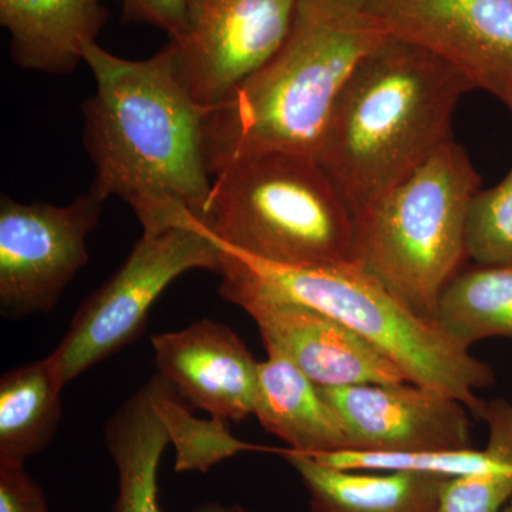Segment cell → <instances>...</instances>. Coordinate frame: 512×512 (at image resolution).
Here are the masks:
<instances>
[{"label":"cell","mask_w":512,"mask_h":512,"mask_svg":"<svg viewBox=\"0 0 512 512\" xmlns=\"http://www.w3.org/2000/svg\"><path fill=\"white\" fill-rule=\"evenodd\" d=\"M96 92L83 103V143L94 165L90 192L121 198L143 234L205 228L212 175L205 146L208 110L192 96L168 43L127 60L92 43L84 50Z\"/></svg>","instance_id":"6da1fadb"},{"label":"cell","mask_w":512,"mask_h":512,"mask_svg":"<svg viewBox=\"0 0 512 512\" xmlns=\"http://www.w3.org/2000/svg\"><path fill=\"white\" fill-rule=\"evenodd\" d=\"M471 90L453 63L406 37L386 33L360 60L336 100L318 154L352 217L454 140V111Z\"/></svg>","instance_id":"7a4b0ae2"},{"label":"cell","mask_w":512,"mask_h":512,"mask_svg":"<svg viewBox=\"0 0 512 512\" xmlns=\"http://www.w3.org/2000/svg\"><path fill=\"white\" fill-rule=\"evenodd\" d=\"M384 35L366 0H298L278 52L208 113L212 177L235 158L266 151L318 160L340 92Z\"/></svg>","instance_id":"3957f363"},{"label":"cell","mask_w":512,"mask_h":512,"mask_svg":"<svg viewBox=\"0 0 512 512\" xmlns=\"http://www.w3.org/2000/svg\"><path fill=\"white\" fill-rule=\"evenodd\" d=\"M220 247L221 278L325 313L392 360L410 383L440 390L480 417L485 402L477 392L493 386V369L362 265H276Z\"/></svg>","instance_id":"277c9868"},{"label":"cell","mask_w":512,"mask_h":512,"mask_svg":"<svg viewBox=\"0 0 512 512\" xmlns=\"http://www.w3.org/2000/svg\"><path fill=\"white\" fill-rule=\"evenodd\" d=\"M205 228L222 247L269 264L349 261L353 217L315 157L266 151L212 177Z\"/></svg>","instance_id":"5b68a950"},{"label":"cell","mask_w":512,"mask_h":512,"mask_svg":"<svg viewBox=\"0 0 512 512\" xmlns=\"http://www.w3.org/2000/svg\"><path fill=\"white\" fill-rule=\"evenodd\" d=\"M481 183L467 151L450 141L353 217L349 261L375 275L421 318L436 322L441 293L468 259V205Z\"/></svg>","instance_id":"8992f818"},{"label":"cell","mask_w":512,"mask_h":512,"mask_svg":"<svg viewBox=\"0 0 512 512\" xmlns=\"http://www.w3.org/2000/svg\"><path fill=\"white\" fill-rule=\"evenodd\" d=\"M221 248L207 228L143 234L123 265L80 305L49 360L66 387L144 332L148 312L175 279L220 271Z\"/></svg>","instance_id":"52a82bcc"},{"label":"cell","mask_w":512,"mask_h":512,"mask_svg":"<svg viewBox=\"0 0 512 512\" xmlns=\"http://www.w3.org/2000/svg\"><path fill=\"white\" fill-rule=\"evenodd\" d=\"M104 202L92 192L66 205L0 198V311L22 319L56 308L89 262Z\"/></svg>","instance_id":"ba28073f"},{"label":"cell","mask_w":512,"mask_h":512,"mask_svg":"<svg viewBox=\"0 0 512 512\" xmlns=\"http://www.w3.org/2000/svg\"><path fill=\"white\" fill-rule=\"evenodd\" d=\"M298 0H190L177 50L188 89L214 110L285 42Z\"/></svg>","instance_id":"9c48e42d"},{"label":"cell","mask_w":512,"mask_h":512,"mask_svg":"<svg viewBox=\"0 0 512 512\" xmlns=\"http://www.w3.org/2000/svg\"><path fill=\"white\" fill-rule=\"evenodd\" d=\"M387 35L429 47L512 113V0H366Z\"/></svg>","instance_id":"30bf717a"},{"label":"cell","mask_w":512,"mask_h":512,"mask_svg":"<svg viewBox=\"0 0 512 512\" xmlns=\"http://www.w3.org/2000/svg\"><path fill=\"white\" fill-rule=\"evenodd\" d=\"M222 298L251 316L274 349L320 387L409 382L392 360L325 313L221 278Z\"/></svg>","instance_id":"8fae6325"},{"label":"cell","mask_w":512,"mask_h":512,"mask_svg":"<svg viewBox=\"0 0 512 512\" xmlns=\"http://www.w3.org/2000/svg\"><path fill=\"white\" fill-rule=\"evenodd\" d=\"M345 424L350 450L420 453L471 448L470 410L410 382L322 387Z\"/></svg>","instance_id":"7c38bea8"},{"label":"cell","mask_w":512,"mask_h":512,"mask_svg":"<svg viewBox=\"0 0 512 512\" xmlns=\"http://www.w3.org/2000/svg\"><path fill=\"white\" fill-rule=\"evenodd\" d=\"M158 373L175 392L221 420L254 416L259 362L229 326L202 319L151 339Z\"/></svg>","instance_id":"4fadbf2b"},{"label":"cell","mask_w":512,"mask_h":512,"mask_svg":"<svg viewBox=\"0 0 512 512\" xmlns=\"http://www.w3.org/2000/svg\"><path fill=\"white\" fill-rule=\"evenodd\" d=\"M100 0H0L10 57L23 70L72 73L109 20Z\"/></svg>","instance_id":"5bb4252c"},{"label":"cell","mask_w":512,"mask_h":512,"mask_svg":"<svg viewBox=\"0 0 512 512\" xmlns=\"http://www.w3.org/2000/svg\"><path fill=\"white\" fill-rule=\"evenodd\" d=\"M259 362L254 416L269 434L303 456L350 450L348 431L322 387L274 349Z\"/></svg>","instance_id":"9a60e30c"},{"label":"cell","mask_w":512,"mask_h":512,"mask_svg":"<svg viewBox=\"0 0 512 512\" xmlns=\"http://www.w3.org/2000/svg\"><path fill=\"white\" fill-rule=\"evenodd\" d=\"M167 383L160 373L151 376L107 420L104 440L119 481L113 512H163L158 470L171 441L160 397Z\"/></svg>","instance_id":"2e32d148"},{"label":"cell","mask_w":512,"mask_h":512,"mask_svg":"<svg viewBox=\"0 0 512 512\" xmlns=\"http://www.w3.org/2000/svg\"><path fill=\"white\" fill-rule=\"evenodd\" d=\"M278 453L308 490L312 512H437L450 480L412 471L363 474L326 466L289 448Z\"/></svg>","instance_id":"e0dca14e"},{"label":"cell","mask_w":512,"mask_h":512,"mask_svg":"<svg viewBox=\"0 0 512 512\" xmlns=\"http://www.w3.org/2000/svg\"><path fill=\"white\" fill-rule=\"evenodd\" d=\"M63 383L49 357L13 367L0 379V463L25 464L55 439Z\"/></svg>","instance_id":"ac0fdd59"},{"label":"cell","mask_w":512,"mask_h":512,"mask_svg":"<svg viewBox=\"0 0 512 512\" xmlns=\"http://www.w3.org/2000/svg\"><path fill=\"white\" fill-rule=\"evenodd\" d=\"M436 323L464 348L512 338V265L461 269L441 293Z\"/></svg>","instance_id":"d6986e66"},{"label":"cell","mask_w":512,"mask_h":512,"mask_svg":"<svg viewBox=\"0 0 512 512\" xmlns=\"http://www.w3.org/2000/svg\"><path fill=\"white\" fill-rule=\"evenodd\" d=\"M160 410L175 447V473H207L235 454L259 450L258 446L232 436L227 420H200L192 416L170 382L161 393Z\"/></svg>","instance_id":"ffe728a7"},{"label":"cell","mask_w":512,"mask_h":512,"mask_svg":"<svg viewBox=\"0 0 512 512\" xmlns=\"http://www.w3.org/2000/svg\"><path fill=\"white\" fill-rule=\"evenodd\" d=\"M467 258L478 265H512V167L504 180L480 190L468 205Z\"/></svg>","instance_id":"44dd1931"},{"label":"cell","mask_w":512,"mask_h":512,"mask_svg":"<svg viewBox=\"0 0 512 512\" xmlns=\"http://www.w3.org/2000/svg\"><path fill=\"white\" fill-rule=\"evenodd\" d=\"M0 512H49L45 491L25 464L0 463Z\"/></svg>","instance_id":"7402d4cb"},{"label":"cell","mask_w":512,"mask_h":512,"mask_svg":"<svg viewBox=\"0 0 512 512\" xmlns=\"http://www.w3.org/2000/svg\"><path fill=\"white\" fill-rule=\"evenodd\" d=\"M126 22L146 23L180 40L187 29L190 0H121Z\"/></svg>","instance_id":"603a6c76"},{"label":"cell","mask_w":512,"mask_h":512,"mask_svg":"<svg viewBox=\"0 0 512 512\" xmlns=\"http://www.w3.org/2000/svg\"><path fill=\"white\" fill-rule=\"evenodd\" d=\"M194 512H249L239 505H225L220 503H205L198 505Z\"/></svg>","instance_id":"cb8c5ba5"},{"label":"cell","mask_w":512,"mask_h":512,"mask_svg":"<svg viewBox=\"0 0 512 512\" xmlns=\"http://www.w3.org/2000/svg\"><path fill=\"white\" fill-rule=\"evenodd\" d=\"M501 512H512V500L510 501V503H508L507 505H505V508L503 511Z\"/></svg>","instance_id":"d4e9b609"}]
</instances>
